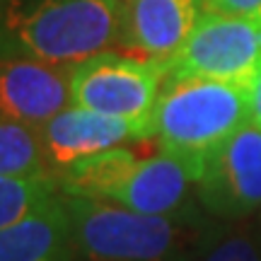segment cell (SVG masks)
I'll list each match as a JSON object with an SVG mask.
<instances>
[{
    "label": "cell",
    "mask_w": 261,
    "mask_h": 261,
    "mask_svg": "<svg viewBox=\"0 0 261 261\" xmlns=\"http://www.w3.org/2000/svg\"><path fill=\"white\" fill-rule=\"evenodd\" d=\"M75 65L77 63H54L29 56H3V116L41 128L63 109L73 107Z\"/></svg>",
    "instance_id": "obj_8"
},
{
    "label": "cell",
    "mask_w": 261,
    "mask_h": 261,
    "mask_svg": "<svg viewBox=\"0 0 261 261\" xmlns=\"http://www.w3.org/2000/svg\"><path fill=\"white\" fill-rule=\"evenodd\" d=\"M191 191H196V177L187 162L165 150L150 158H138L130 150L102 201L138 213L184 215Z\"/></svg>",
    "instance_id": "obj_9"
},
{
    "label": "cell",
    "mask_w": 261,
    "mask_h": 261,
    "mask_svg": "<svg viewBox=\"0 0 261 261\" xmlns=\"http://www.w3.org/2000/svg\"><path fill=\"white\" fill-rule=\"evenodd\" d=\"M198 261H261V230H218L203 247Z\"/></svg>",
    "instance_id": "obj_14"
},
{
    "label": "cell",
    "mask_w": 261,
    "mask_h": 261,
    "mask_svg": "<svg viewBox=\"0 0 261 261\" xmlns=\"http://www.w3.org/2000/svg\"><path fill=\"white\" fill-rule=\"evenodd\" d=\"M261 70V22L203 10L165 80H213L252 87Z\"/></svg>",
    "instance_id": "obj_4"
},
{
    "label": "cell",
    "mask_w": 261,
    "mask_h": 261,
    "mask_svg": "<svg viewBox=\"0 0 261 261\" xmlns=\"http://www.w3.org/2000/svg\"><path fill=\"white\" fill-rule=\"evenodd\" d=\"M119 0H5L3 56L83 63L116 44Z\"/></svg>",
    "instance_id": "obj_2"
},
{
    "label": "cell",
    "mask_w": 261,
    "mask_h": 261,
    "mask_svg": "<svg viewBox=\"0 0 261 261\" xmlns=\"http://www.w3.org/2000/svg\"><path fill=\"white\" fill-rule=\"evenodd\" d=\"M0 174L3 177H46V165L39 128L3 116L0 123Z\"/></svg>",
    "instance_id": "obj_12"
},
{
    "label": "cell",
    "mask_w": 261,
    "mask_h": 261,
    "mask_svg": "<svg viewBox=\"0 0 261 261\" xmlns=\"http://www.w3.org/2000/svg\"><path fill=\"white\" fill-rule=\"evenodd\" d=\"M249 109H252V123L261 128V70L249 87Z\"/></svg>",
    "instance_id": "obj_16"
},
{
    "label": "cell",
    "mask_w": 261,
    "mask_h": 261,
    "mask_svg": "<svg viewBox=\"0 0 261 261\" xmlns=\"http://www.w3.org/2000/svg\"><path fill=\"white\" fill-rule=\"evenodd\" d=\"M167 65L107 48L75 65L73 104L114 119L145 123L160 99Z\"/></svg>",
    "instance_id": "obj_5"
},
{
    "label": "cell",
    "mask_w": 261,
    "mask_h": 261,
    "mask_svg": "<svg viewBox=\"0 0 261 261\" xmlns=\"http://www.w3.org/2000/svg\"><path fill=\"white\" fill-rule=\"evenodd\" d=\"M203 8L211 12H225L261 22V0H203Z\"/></svg>",
    "instance_id": "obj_15"
},
{
    "label": "cell",
    "mask_w": 261,
    "mask_h": 261,
    "mask_svg": "<svg viewBox=\"0 0 261 261\" xmlns=\"http://www.w3.org/2000/svg\"><path fill=\"white\" fill-rule=\"evenodd\" d=\"M259 230H261V225H259Z\"/></svg>",
    "instance_id": "obj_17"
},
{
    "label": "cell",
    "mask_w": 261,
    "mask_h": 261,
    "mask_svg": "<svg viewBox=\"0 0 261 261\" xmlns=\"http://www.w3.org/2000/svg\"><path fill=\"white\" fill-rule=\"evenodd\" d=\"M39 133H41L46 165L54 177H61L75 162L99 155L104 150L119 148L121 143L152 138V130L145 123L114 119L75 104L63 109L48 123H44Z\"/></svg>",
    "instance_id": "obj_10"
},
{
    "label": "cell",
    "mask_w": 261,
    "mask_h": 261,
    "mask_svg": "<svg viewBox=\"0 0 261 261\" xmlns=\"http://www.w3.org/2000/svg\"><path fill=\"white\" fill-rule=\"evenodd\" d=\"M61 194L58 177H3L0 174V230L17 225L27 215Z\"/></svg>",
    "instance_id": "obj_13"
},
{
    "label": "cell",
    "mask_w": 261,
    "mask_h": 261,
    "mask_svg": "<svg viewBox=\"0 0 261 261\" xmlns=\"http://www.w3.org/2000/svg\"><path fill=\"white\" fill-rule=\"evenodd\" d=\"M0 261H77L63 194L12 227L0 230Z\"/></svg>",
    "instance_id": "obj_11"
},
{
    "label": "cell",
    "mask_w": 261,
    "mask_h": 261,
    "mask_svg": "<svg viewBox=\"0 0 261 261\" xmlns=\"http://www.w3.org/2000/svg\"><path fill=\"white\" fill-rule=\"evenodd\" d=\"M203 10V0H119L114 48L167 65L187 44Z\"/></svg>",
    "instance_id": "obj_7"
},
{
    "label": "cell",
    "mask_w": 261,
    "mask_h": 261,
    "mask_svg": "<svg viewBox=\"0 0 261 261\" xmlns=\"http://www.w3.org/2000/svg\"><path fill=\"white\" fill-rule=\"evenodd\" d=\"M63 201L77 261H198L218 232V225L196 215H150L112 201L65 194Z\"/></svg>",
    "instance_id": "obj_1"
},
{
    "label": "cell",
    "mask_w": 261,
    "mask_h": 261,
    "mask_svg": "<svg viewBox=\"0 0 261 261\" xmlns=\"http://www.w3.org/2000/svg\"><path fill=\"white\" fill-rule=\"evenodd\" d=\"M150 123L160 150L187 162L198 179L205 160L252 123L249 87L213 80H165Z\"/></svg>",
    "instance_id": "obj_3"
},
{
    "label": "cell",
    "mask_w": 261,
    "mask_h": 261,
    "mask_svg": "<svg viewBox=\"0 0 261 261\" xmlns=\"http://www.w3.org/2000/svg\"><path fill=\"white\" fill-rule=\"evenodd\" d=\"M194 194L218 220H244L261 211V128L247 123L225 140L203 162Z\"/></svg>",
    "instance_id": "obj_6"
}]
</instances>
